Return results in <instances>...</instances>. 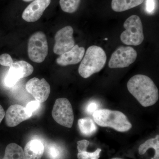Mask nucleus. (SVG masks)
Returning <instances> with one entry per match:
<instances>
[{
    "mask_svg": "<svg viewBox=\"0 0 159 159\" xmlns=\"http://www.w3.org/2000/svg\"><path fill=\"white\" fill-rule=\"evenodd\" d=\"M104 40H107V38H105V39H104Z\"/></svg>",
    "mask_w": 159,
    "mask_h": 159,
    "instance_id": "nucleus-30",
    "label": "nucleus"
},
{
    "mask_svg": "<svg viewBox=\"0 0 159 159\" xmlns=\"http://www.w3.org/2000/svg\"><path fill=\"white\" fill-rule=\"evenodd\" d=\"M111 159H123L120 158L116 157V158H112Z\"/></svg>",
    "mask_w": 159,
    "mask_h": 159,
    "instance_id": "nucleus-29",
    "label": "nucleus"
},
{
    "mask_svg": "<svg viewBox=\"0 0 159 159\" xmlns=\"http://www.w3.org/2000/svg\"><path fill=\"white\" fill-rule=\"evenodd\" d=\"M77 144V148L78 152H80L87 151L88 147L89 145L90 142L88 140H82L78 141Z\"/></svg>",
    "mask_w": 159,
    "mask_h": 159,
    "instance_id": "nucleus-25",
    "label": "nucleus"
},
{
    "mask_svg": "<svg viewBox=\"0 0 159 159\" xmlns=\"http://www.w3.org/2000/svg\"><path fill=\"white\" fill-rule=\"evenodd\" d=\"M27 91L35 100L40 103L45 102L51 93V87L44 78L40 80L37 77L31 78L26 84Z\"/></svg>",
    "mask_w": 159,
    "mask_h": 159,
    "instance_id": "nucleus-10",
    "label": "nucleus"
},
{
    "mask_svg": "<svg viewBox=\"0 0 159 159\" xmlns=\"http://www.w3.org/2000/svg\"><path fill=\"white\" fill-rule=\"evenodd\" d=\"M48 47L45 34L43 31L35 32L29 38L28 43V55L33 62L41 63L48 54Z\"/></svg>",
    "mask_w": 159,
    "mask_h": 159,
    "instance_id": "nucleus-5",
    "label": "nucleus"
},
{
    "mask_svg": "<svg viewBox=\"0 0 159 159\" xmlns=\"http://www.w3.org/2000/svg\"><path fill=\"white\" fill-rule=\"evenodd\" d=\"M94 122L101 127H110L120 132H125L132 127L128 118L122 112L101 109L92 115Z\"/></svg>",
    "mask_w": 159,
    "mask_h": 159,
    "instance_id": "nucleus-2",
    "label": "nucleus"
},
{
    "mask_svg": "<svg viewBox=\"0 0 159 159\" xmlns=\"http://www.w3.org/2000/svg\"><path fill=\"white\" fill-rule=\"evenodd\" d=\"M155 6V0H146V9L148 13L153 12Z\"/></svg>",
    "mask_w": 159,
    "mask_h": 159,
    "instance_id": "nucleus-26",
    "label": "nucleus"
},
{
    "mask_svg": "<svg viewBox=\"0 0 159 159\" xmlns=\"http://www.w3.org/2000/svg\"><path fill=\"white\" fill-rule=\"evenodd\" d=\"M137 57V52L132 47L120 46L111 56L108 66L110 68H123L133 63Z\"/></svg>",
    "mask_w": 159,
    "mask_h": 159,
    "instance_id": "nucleus-7",
    "label": "nucleus"
},
{
    "mask_svg": "<svg viewBox=\"0 0 159 159\" xmlns=\"http://www.w3.org/2000/svg\"><path fill=\"white\" fill-rule=\"evenodd\" d=\"M33 70V67L24 61L13 63L5 77V84L8 87L13 86L21 78L31 75Z\"/></svg>",
    "mask_w": 159,
    "mask_h": 159,
    "instance_id": "nucleus-9",
    "label": "nucleus"
},
{
    "mask_svg": "<svg viewBox=\"0 0 159 159\" xmlns=\"http://www.w3.org/2000/svg\"><path fill=\"white\" fill-rule=\"evenodd\" d=\"M144 0H112L111 8L116 12L129 10L141 5Z\"/></svg>",
    "mask_w": 159,
    "mask_h": 159,
    "instance_id": "nucleus-15",
    "label": "nucleus"
},
{
    "mask_svg": "<svg viewBox=\"0 0 159 159\" xmlns=\"http://www.w3.org/2000/svg\"><path fill=\"white\" fill-rule=\"evenodd\" d=\"M5 116L6 125L9 127H13L29 119L32 116L27 112L25 107L14 104L9 107Z\"/></svg>",
    "mask_w": 159,
    "mask_h": 159,
    "instance_id": "nucleus-12",
    "label": "nucleus"
},
{
    "mask_svg": "<svg viewBox=\"0 0 159 159\" xmlns=\"http://www.w3.org/2000/svg\"><path fill=\"white\" fill-rule=\"evenodd\" d=\"M101 148H97V150L93 152H88L86 151L78 152L77 154L78 159H99L101 152Z\"/></svg>",
    "mask_w": 159,
    "mask_h": 159,
    "instance_id": "nucleus-20",
    "label": "nucleus"
},
{
    "mask_svg": "<svg viewBox=\"0 0 159 159\" xmlns=\"http://www.w3.org/2000/svg\"><path fill=\"white\" fill-rule=\"evenodd\" d=\"M40 102L36 100L31 101L27 104L26 107V109L27 112L32 116L33 113L39 108Z\"/></svg>",
    "mask_w": 159,
    "mask_h": 159,
    "instance_id": "nucleus-23",
    "label": "nucleus"
},
{
    "mask_svg": "<svg viewBox=\"0 0 159 159\" xmlns=\"http://www.w3.org/2000/svg\"><path fill=\"white\" fill-rule=\"evenodd\" d=\"M5 111L2 107L0 105V123L2 122V120L4 119L5 116Z\"/></svg>",
    "mask_w": 159,
    "mask_h": 159,
    "instance_id": "nucleus-27",
    "label": "nucleus"
},
{
    "mask_svg": "<svg viewBox=\"0 0 159 159\" xmlns=\"http://www.w3.org/2000/svg\"><path fill=\"white\" fill-rule=\"evenodd\" d=\"M73 33L74 29L70 26L57 31L54 37L55 43L53 49L55 54L61 55L73 48L75 43Z\"/></svg>",
    "mask_w": 159,
    "mask_h": 159,
    "instance_id": "nucleus-8",
    "label": "nucleus"
},
{
    "mask_svg": "<svg viewBox=\"0 0 159 159\" xmlns=\"http://www.w3.org/2000/svg\"><path fill=\"white\" fill-rule=\"evenodd\" d=\"M125 30L122 32L120 39L127 45L139 46L144 39L143 26L141 19L138 16H131L123 25Z\"/></svg>",
    "mask_w": 159,
    "mask_h": 159,
    "instance_id": "nucleus-4",
    "label": "nucleus"
},
{
    "mask_svg": "<svg viewBox=\"0 0 159 159\" xmlns=\"http://www.w3.org/2000/svg\"><path fill=\"white\" fill-rule=\"evenodd\" d=\"M80 2V0H60L59 4L63 11L72 13L77 11Z\"/></svg>",
    "mask_w": 159,
    "mask_h": 159,
    "instance_id": "nucleus-19",
    "label": "nucleus"
},
{
    "mask_svg": "<svg viewBox=\"0 0 159 159\" xmlns=\"http://www.w3.org/2000/svg\"><path fill=\"white\" fill-rule=\"evenodd\" d=\"M3 159H25L24 150L17 144H9L6 147Z\"/></svg>",
    "mask_w": 159,
    "mask_h": 159,
    "instance_id": "nucleus-18",
    "label": "nucleus"
},
{
    "mask_svg": "<svg viewBox=\"0 0 159 159\" xmlns=\"http://www.w3.org/2000/svg\"><path fill=\"white\" fill-rule=\"evenodd\" d=\"M78 125L80 133L84 136H91L97 132V126L93 120L90 118L79 119Z\"/></svg>",
    "mask_w": 159,
    "mask_h": 159,
    "instance_id": "nucleus-16",
    "label": "nucleus"
},
{
    "mask_svg": "<svg viewBox=\"0 0 159 159\" xmlns=\"http://www.w3.org/2000/svg\"><path fill=\"white\" fill-rule=\"evenodd\" d=\"M51 0H34L23 11L22 17L28 22H34L39 19Z\"/></svg>",
    "mask_w": 159,
    "mask_h": 159,
    "instance_id": "nucleus-11",
    "label": "nucleus"
},
{
    "mask_svg": "<svg viewBox=\"0 0 159 159\" xmlns=\"http://www.w3.org/2000/svg\"><path fill=\"white\" fill-rule=\"evenodd\" d=\"M106 61V54L101 47L90 46L87 50L80 65L78 73L83 78H89L93 74L101 71Z\"/></svg>",
    "mask_w": 159,
    "mask_h": 159,
    "instance_id": "nucleus-3",
    "label": "nucleus"
},
{
    "mask_svg": "<svg viewBox=\"0 0 159 159\" xmlns=\"http://www.w3.org/2000/svg\"><path fill=\"white\" fill-rule=\"evenodd\" d=\"M49 157L51 159H60L61 158V150L56 145H51L48 150Z\"/></svg>",
    "mask_w": 159,
    "mask_h": 159,
    "instance_id": "nucleus-21",
    "label": "nucleus"
},
{
    "mask_svg": "<svg viewBox=\"0 0 159 159\" xmlns=\"http://www.w3.org/2000/svg\"><path fill=\"white\" fill-rule=\"evenodd\" d=\"M152 148L155 150L154 156L152 159H159V135H157L155 138L147 140L140 145L139 152L140 155H144L149 148Z\"/></svg>",
    "mask_w": 159,
    "mask_h": 159,
    "instance_id": "nucleus-17",
    "label": "nucleus"
},
{
    "mask_svg": "<svg viewBox=\"0 0 159 159\" xmlns=\"http://www.w3.org/2000/svg\"><path fill=\"white\" fill-rule=\"evenodd\" d=\"M99 103L95 101H90L88 103L86 107V111L88 114L93 115L95 111L99 110Z\"/></svg>",
    "mask_w": 159,
    "mask_h": 159,
    "instance_id": "nucleus-24",
    "label": "nucleus"
},
{
    "mask_svg": "<svg viewBox=\"0 0 159 159\" xmlns=\"http://www.w3.org/2000/svg\"><path fill=\"white\" fill-rule=\"evenodd\" d=\"M23 1L25 2H31V1H34V0H23Z\"/></svg>",
    "mask_w": 159,
    "mask_h": 159,
    "instance_id": "nucleus-28",
    "label": "nucleus"
},
{
    "mask_svg": "<svg viewBox=\"0 0 159 159\" xmlns=\"http://www.w3.org/2000/svg\"><path fill=\"white\" fill-rule=\"evenodd\" d=\"M44 147L41 141L32 140L26 144L24 152L25 159H41L43 154Z\"/></svg>",
    "mask_w": 159,
    "mask_h": 159,
    "instance_id": "nucleus-14",
    "label": "nucleus"
},
{
    "mask_svg": "<svg viewBox=\"0 0 159 159\" xmlns=\"http://www.w3.org/2000/svg\"><path fill=\"white\" fill-rule=\"evenodd\" d=\"M52 117L58 124L67 128L73 126L74 114L72 105L68 99L59 98L56 99L52 111Z\"/></svg>",
    "mask_w": 159,
    "mask_h": 159,
    "instance_id": "nucleus-6",
    "label": "nucleus"
},
{
    "mask_svg": "<svg viewBox=\"0 0 159 159\" xmlns=\"http://www.w3.org/2000/svg\"><path fill=\"white\" fill-rule=\"evenodd\" d=\"M85 49L83 47H79L76 45L70 51L61 55L56 59L58 65L67 66L75 65L80 62L84 56Z\"/></svg>",
    "mask_w": 159,
    "mask_h": 159,
    "instance_id": "nucleus-13",
    "label": "nucleus"
},
{
    "mask_svg": "<svg viewBox=\"0 0 159 159\" xmlns=\"http://www.w3.org/2000/svg\"><path fill=\"white\" fill-rule=\"evenodd\" d=\"M13 63V60L9 54H3L0 55V65H1L10 67Z\"/></svg>",
    "mask_w": 159,
    "mask_h": 159,
    "instance_id": "nucleus-22",
    "label": "nucleus"
},
{
    "mask_svg": "<svg viewBox=\"0 0 159 159\" xmlns=\"http://www.w3.org/2000/svg\"><path fill=\"white\" fill-rule=\"evenodd\" d=\"M129 92L144 107L151 106L159 99V91L150 77L142 74L132 77L127 84Z\"/></svg>",
    "mask_w": 159,
    "mask_h": 159,
    "instance_id": "nucleus-1",
    "label": "nucleus"
}]
</instances>
